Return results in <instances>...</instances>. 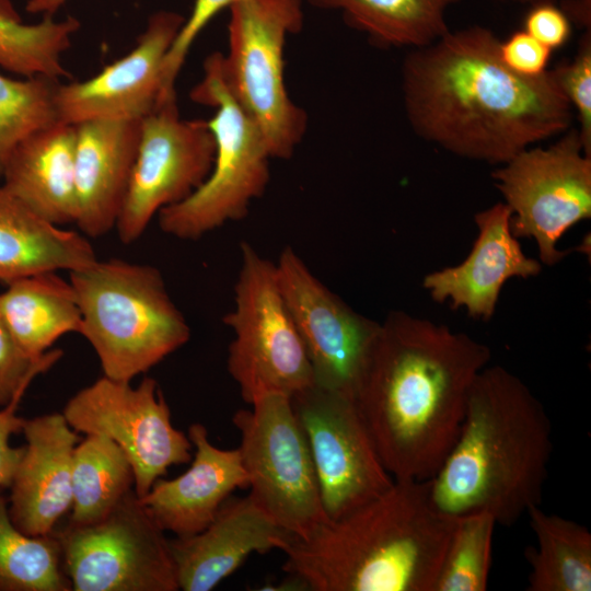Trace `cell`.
Masks as SVG:
<instances>
[{"mask_svg": "<svg viewBox=\"0 0 591 591\" xmlns=\"http://www.w3.org/2000/svg\"><path fill=\"white\" fill-rule=\"evenodd\" d=\"M499 40L482 27L449 31L404 66L408 117L425 138L454 154L503 164L563 132L571 107L553 71L510 69Z\"/></svg>", "mask_w": 591, "mask_h": 591, "instance_id": "obj_1", "label": "cell"}, {"mask_svg": "<svg viewBox=\"0 0 591 591\" xmlns=\"http://www.w3.org/2000/svg\"><path fill=\"white\" fill-rule=\"evenodd\" d=\"M490 358L485 344L427 318L394 311L381 322L355 401L394 479L433 477Z\"/></svg>", "mask_w": 591, "mask_h": 591, "instance_id": "obj_2", "label": "cell"}, {"mask_svg": "<svg viewBox=\"0 0 591 591\" xmlns=\"http://www.w3.org/2000/svg\"><path fill=\"white\" fill-rule=\"evenodd\" d=\"M552 451L543 404L514 373L488 364L471 387L451 450L430 478L433 501L452 517L487 512L510 526L541 505Z\"/></svg>", "mask_w": 591, "mask_h": 591, "instance_id": "obj_3", "label": "cell"}, {"mask_svg": "<svg viewBox=\"0 0 591 591\" xmlns=\"http://www.w3.org/2000/svg\"><path fill=\"white\" fill-rule=\"evenodd\" d=\"M455 524L430 479H394L355 511L292 535L282 570L309 591H432Z\"/></svg>", "mask_w": 591, "mask_h": 591, "instance_id": "obj_4", "label": "cell"}, {"mask_svg": "<svg viewBox=\"0 0 591 591\" xmlns=\"http://www.w3.org/2000/svg\"><path fill=\"white\" fill-rule=\"evenodd\" d=\"M81 312V334L93 347L103 375L130 382L190 338L162 274L151 265L96 259L70 271Z\"/></svg>", "mask_w": 591, "mask_h": 591, "instance_id": "obj_5", "label": "cell"}, {"mask_svg": "<svg viewBox=\"0 0 591 591\" xmlns=\"http://www.w3.org/2000/svg\"><path fill=\"white\" fill-rule=\"evenodd\" d=\"M221 55L207 57L202 80L190 92L194 102L215 108L207 120L216 141L211 171L188 197L158 213L160 229L181 240L200 239L245 218L270 179L271 157L266 141L230 93L221 71Z\"/></svg>", "mask_w": 591, "mask_h": 591, "instance_id": "obj_6", "label": "cell"}, {"mask_svg": "<svg viewBox=\"0 0 591 591\" xmlns=\"http://www.w3.org/2000/svg\"><path fill=\"white\" fill-rule=\"evenodd\" d=\"M224 82L260 130L271 159H289L304 138L305 111L288 94L283 50L303 26L302 0H236L229 8Z\"/></svg>", "mask_w": 591, "mask_h": 591, "instance_id": "obj_7", "label": "cell"}, {"mask_svg": "<svg viewBox=\"0 0 591 591\" xmlns=\"http://www.w3.org/2000/svg\"><path fill=\"white\" fill-rule=\"evenodd\" d=\"M223 323L233 333L228 371L247 404L268 394L291 398L314 383L304 344L279 286L276 264L245 241L240 244L234 306Z\"/></svg>", "mask_w": 591, "mask_h": 591, "instance_id": "obj_8", "label": "cell"}, {"mask_svg": "<svg viewBox=\"0 0 591 591\" xmlns=\"http://www.w3.org/2000/svg\"><path fill=\"white\" fill-rule=\"evenodd\" d=\"M240 409L233 424L248 477L250 496L283 530L306 536L328 520L314 464L291 398L268 394Z\"/></svg>", "mask_w": 591, "mask_h": 591, "instance_id": "obj_9", "label": "cell"}, {"mask_svg": "<svg viewBox=\"0 0 591 591\" xmlns=\"http://www.w3.org/2000/svg\"><path fill=\"white\" fill-rule=\"evenodd\" d=\"M135 489L101 520L54 531L72 591H176L170 540Z\"/></svg>", "mask_w": 591, "mask_h": 591, "instance_id": "obj_10", "label": "cell"}, {"mask_svg": "<svg viewBox=\"0 0 591 591\" xmlns=\"http://www.w3.org/2000/svg\"><path fill=\"white\" fill-rule=\"evenodd\" d=\"M510 210L513 235L535 241L540 262L553 266L568 254L557 247L591 216V155L571 132L547 148H528L491 174Z\"/></svg>", "mask_w": 591, "mask_h": 591, "instance_id": "obj_11", "label": "cell"}, {"mask_svg": "<svg viewBox=\"0 0 591 591\" xmlns=\"http://www.w3.org/2000/svg\"><path fill=\"white\" fill-rule=\"evenodd\" d=\"M62 415L84 434H102L128 457L138 497L146 495L169 467L192 461L193 443L171 421L158 382L143 378L138 386L102 376L77 392Z\"/></svg>", "mask_w": 591, "mask_h": 591, "instance_id": "obj_12", "label": "cell"}, {"mask_svg": "<svg viewBox=\"0 0 591 591\" xmlns=\"http://www.w3.org/2000/svg\"><path fill=\"white\" fill-rule=\"evenodd\" d=\"M216 141L208 121L181 117L176 92L160 100L140 126L127 193L115 229L137 241L155 215L194 193L209 175Z\"/></svg>", "mask_w": 591, "mask_h": 591, "instance_id": "obj_13", "label": "cell"}, {"mask_svg": "<svg viewBox=\"0 0 591 591\" xmlns=\"http://www.w3.org/2000/svg\"><path fill=\"white\" fill-rule=\"evenodd\" d=\"M291 403L328 520L355 511L393 485L354 397L312 384Z\"/></svg>", "mask_w": 591, "mask_h": 591, "instance_id": "obj_14", "label": "cell"}, {"mask_svg": "<svg viewBox=\"0 0 591 591\" xmlns=\"http://www.w3.org/2000/svg\"><path fill=\"white\" fill-rule=\"evenodd\" d=\"M275 264L311 363L313 384L355 398L381 322L355 311L290 246Z\"/></svg>", "mask_w": 591, "mask_h": 591, "instance_id": "obj_15", "label": "cell"}, {"mask_svg": "<svg viewBox=\"0 0 591 591\" xmlns=\"http://www.w3.org/2000/svg\"><path fill=\"white\" fill-rule=\"evenodd\" d=\"M185 18L162 10L153 13L136 46L96 76L62 84L56 92L58 120H141L157 106L164 59Z\"/></svg>", "mask_w": 591, "mask_h": 591, "instance_id": "obj_16", "label": "cell"}, {"mask_svg": "<svg viewBox=\"0 0 591 591\" xmlns=\"http://www.w3.org/2000/svg\"><path fill=\"white\" fill-rule=\"evenodd\" d=\"M477 236L466 258L451 267L429 273L422 287L438 303L465 309L474 318L489 321L505 283L528 279L542 271V263L524 254L510 228V210L498 202L474 216Z\"/></svg>", "mask_w": 591, "mask_h": 591, "instance_id": "obj_17", "label": "cell"}, {"mask_svg": "<svg viewBox=\"0 0 591 591\" xmlns=\"http://www.w3.org/2000/svg\"><path fill=\"white\" fill-rule=\"evenodd\" d=\"M21 432L26 444L9 487V513L23 533L49 535L71 509L72 457L79 432L62 413L24 419Z\"/></svg>", "mask_w": 591, "mask_h": 591, "instance_id": "obj_18", "label": "cell"}, {"mask_svg": "<svg viewBox=\"0 0 591 591\" xmlns=\"http://www.w3.org/2000/svg\"><path fill=\"white\" fill-rule=\"evenodd\" d=\"M291 536L250 495L228 498L202 531L170 540L178 589L210 591L250 555L283 551Z\"/></svg>", "mask_w": 591, "mask_h": 591, "instance_id": "obj_19", "label": "cell"}, {"mask_svg": "<svg viewBox=\"0 0 591 591\" xmlns=\"http://www.w3.org/2000/svg\"><path fill=\"white\" fill-rule=\"evenodd\" d=\"M190 466L173 479L159 478L140 502L164 532L186 537L202 531L237 488L248 487L239 449L213 445L207 428L190 425Z\"/></svg>", "mask_w": 591, "mask_h": 591, "instance_id": "obj_20", "label": "cell"}, {"mask_svg": "<svg viewBox=\"0 0 591 591\" xmlns=\"http://www.w3.org/2000/svg\"><path fill=\"white\" fill-rule=\"evenodd\" d=\"M141 120L74 125L76 224L88 237L115 229L138 151Z\"/></svg>", "mask_w": 591, "mask_h": 591, "instance_id": "obj_21", "label": "cell"}, {"mask_svg": "<svg viewBox=\"0 0 591 591\" xmlns=\"http://www.w3.org/2000/svg\"><path fill=\"white\" fill-rule=\"evenodd\" d=\"M76 126L61 121L36 130L8 159L2 185L43 219L76 223Z\"/></svg>", "mask_w": 591, "mask_h": 591, "instance_id": "obj_22", "label": "cell"}, {"mask_svg": "<svg viewBox=\"0 0 591 591\" xmlns=\"http://www.w3.org/2000/svg\"><path fill=\"white\" fill-rule=\"evenodd\" d=\"M97 259L82 232L56 225L0 185V281L47 271H73Z\"/></svg>", "mask_w": 591, "mask_h": 591, "instance_id": "obj_23", "label": "cell"}, {"mask_svg": "<svg viewBox=\"0 0 591 591\" xmlns=\"http://www.w3.org/2000/svg\"><path fill=\"white\" fill-rule=\"evenodd\" d=\"M0 316L20 347L39 358L63 335L79 333L81 312L69 280L57 271L34 274L7 283Z\"/></svg>", "mask_w": 591, "mask_h": 591, "instance_id": "obj_24", "label": "cell"}, {"mask_svg": "<svg viewBox=\"0 0 591 591\" xmlns=\"http://www.w3.org/2000/svg\"><path fill=\"white\" fill-rule=\"evenodd\" d=\"M536 546L525 551L529 591H590L591 533L572 520L540 506L526 512Z\"/></svg>", "mask_w": 591, "mask_h": 591, "instance_id": "obj_25", "label": "cell"}, {"mask_svg": "<svg viewBox=\"0 0 591 591\" xmlns=\"http://www.w3.org/2000/svg\"><path fill=\"white\" fill-rule=\"evenodd\" d=\"M311 5L339 10L346 21L375 40L424 47L448 32L445 12L456 0H308Z\"/></svg>", "mask_w": 591, "mask_h": 591, "instance_id": "obj_26", "label": "cell"}, {"mask_svg": "<svg viewBox=\"0 0 591 591\" xmlns=\"http://www.w3.org/2000/svg\"><path fill=\"white\" fill-rule=\"evenodd\" d=\"M134 470L124 451L105 436L85 434L73 451L69 523L101 520L134 489Z\"/></svg>", "mask_w": 591, "mask_h": 591, "instance_id": "obj_27", "label": "cell"}, {"mask_svg": "<svg viewBox=\"0 0 591 591\" xmlns=\"http://www.w3.org/2000/svg\"><path fill=\"white\" fill-rule=\"evenodd\" d=\"M80 26L71 15L25 23L10 0H0V67L22 77H70L62 55Z\"/></svg>", "mask_w": 591, "mask_h": 591, "instance_id": "obj_28", "label": "cell"}, {"mask_svg": "<svg viewBox=\"0 0 591 591\" xmlns=\"http://www.w3.org/2000/svg\"><path fill=\"white\" fill-rule=\"evenodd\" d=\"M0 591H71L54 533L31 536L19 530L0 489Z\"/></svg>", "mask_w": 591, "mask_h": 591, "instance_id": "obj_29", "label": "cell"}, {"mask_svg": "<svg viewBox=\"0 0 591 591\" xmlns=\"http://www.w3.org/2000/svg\"><path fill=\"white\" fill-rule=\"evenodd\" d=\"M59 80L14 79L0 73V177L18 144L31 134L59 121L56 92Z\"/></svg>", "mask_w": 591, "mask_h": 591, "instance_id": "obj_30", "label": "cell"}, {"mask_svg": "<svg viewBox=\"0 0 591 591\" xmlns=\"http://www.w3.org/2000/svg\"><path fill=\"white\" fill-rule=\"evenodd\" d=\"M494 517L473 512L456 517L432 591H485L491 567Z\"/></svg>", "mask_w": 591, "mask_h": 591, "instance_id": "obj_31", "label": "cell"}, {"mask_svg": "<svg viewBox=\"0 0 591 591\" xmlns=\"http://www.w3.org/2000/svg\"><path fill=\"white\" fill-rule=\"evenodd\" d=\"M62 356L48 350L39 358L27 355L16 343L0 316V408L22 399L32 381L50 369Z\"/></svg>", "mask_w": 591, "mask_h": 591, "instance_id": "obj_32", "label": "cell"}, {"mask_svg": "<svg viewBox=\"0 0 591 591\" xmlns=\"http://www.w3.org/2000/svg\"><path fill=\"white\" fill-rule=\"evenodd\" d=\"M555 79L570 107L578 113V132L583 150L591 155V40L583 38L576 57L553 70Z\"/></svg>", "mask_w": 591, "mask_h": 591, "instance_id": "obj_33", "label": "cell"}, {"mask_svg": "<svg viewBox=\"0 0 591 591\" xmlns=\"http://www.w3.org/2000/svg\"><path fill=\"white\" fill-rule=\"evenodd\" d=\"M236 0H195L188 19H185L167 55L162 70L161 97L175 92V81L186 56L206 25L224 8Z\"/></svg>", "mask_w": 591, "mask_h": 591, "instance_id": "obj_34", "label": "cell"}, {"mask_svg": "<svg viewBox=\"0 0 591 591\" xmlns=\"http://www.w3.org/2000/svg\"><path fill=\"white\" fill-rule=\"evenodd\" d=\"M499 53L505 63L513 71L526 77H536L547 71L546 66L552 50L525 31H518L499 43Z\"/></svg>", "mask_w": 591, "mask_h": 591, "instance_id": "obj_35", "label": "cell"}, {"mask_svg": "<svg viewBox=\"0 0 591 591\" xmlns=\"http://www.w3.org/2000/svg\"><path fill=\"white\" fill-rule=\"evenodd\" d=\"M524 31L553 50L568 40L571 33L570 19L551 1H540L528 12Z\"/></svg>", "mask_w": 591, "mask_h": 591, "instance_id": "obj_36", "label": "cell"}, {"mask_svg": "<svg viewBox=\"0 0 591 591\" xmlns=\"http://www.w3.org/2000/svg\"><path fill=\"white\" fill-rule=\"evenodd\" d=\"M20 402L15 399L0 408V489L10 487L24 451V447L14 448L10 444V437L22 431L25 419L16 415Z\"/></svg>", "mask_w": 591, "mask_h": 591, "instance_id": "obj_37", "label": "cell"}, {"mask_svg": "<svg viewBox=\"0 0 591 591\" xmlns=\"http://www.w3.org/2000/svg\"><path fill=\"white\" fill-rule=\"evenodd\" d=\"M68 0H28L26 11L32 14L54 15Z\"/></svg>", "mask_w": 591, "mask_h": 591, "instance_id": "obj_38", "label": "cell"}, {"mask_svg": "<svg viewBox=\"0 0 591 591\" xmlns=\"http://www.w3.org/2000/svg\"><path fill=\"white\" fill-rule=\"evenodd\" d=\"M529 1H535L536 2H540V1H551V0H529Z\"/></svg>", "mask_w": 591, "mask_h": 591, "instance_id": "obj_39", "label": "cell"}]
</instances>
